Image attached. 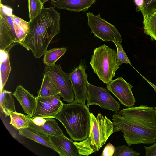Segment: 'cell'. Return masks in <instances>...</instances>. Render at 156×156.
<instances>
[{
    "label": "cell",
    "instance_id": "18",
    "mask_svg": "<svg viewBox=\"0 0 156 156\" xmlns=\"http://www.w3.org/2000/svg\"><path fill=\"white\" fill-rule=\"evenodd\" d=\"M8 53L6 51L0 50V92L3 90L11 70Z\"/></svg>",
    "mask_w": 156,
    "mask_h": 156
},
{
    "label": "cell",
    "instance_id": "33",
    "mask_svg": "<svg viewBox=\"0 0 156 156\" xmlns=\"http://www.w3.org/2000/svg\"><path fill=\"white\" fill-rule=\"evenodd\" d=\"M43 4H44L46 2L49 0H41Z\"/></svg>",
    "mask_w": 156,
    "mask_h": 156
},
{
    "label": "cell",
    "instance_id": "14",
    "mask_svg": "<svg viewBox=\"0 0 156 156\" xmlns=\"http://www.w3.org/2000/svg\"><path fill=\"white\" fill-rule=\"evenodd\" d=\"M53 145L60 156H80L73 140L65 135L60 136L48 135Z\"/></svg>",
    "mask_w": 156,
    "mask_h": 156
},
{
    "label": "cell",
    "instance_id": "20",
    "mask_svg": "<svg viewBox=\"0 0 156 156\" xmlns=\"http://www.w3.org/2000/svg\"><path fill=\"white\" fill-rule=\"evenodd\" d=\"M60 92L51 78L45 73L44 74L42 83L37 92V97H47L57 94Z\"/></svg>",
    "mask_w": 156,
    "mask_h": 156
},
{
    "label": "cell",
    "instance_id": "3",
    "mask_svg": "<svg viewBox=\"0 0 156 156\" xmlns=\"http://www.w3.org/2000/svg\"><path fill=\"white\" fill-rule=\"evenodd\" d=\"M90 114L85 104L74 101L64 104L55 118L62 123L70 138L75 141H81L89 135Z\"/></svg>",
    "mask_w": 156,
    "mask_h": 156
},
{
    "label": "cell",
    "instance_id": "21",
    "mask_svg": "<svg viewBox=\"0 0 156 156\" xmlns=\"http://www.w3.org/2000/svg\"><path fill=\"white\" fill-rule=\"evenodd\" d=\"M67 50L66 47H58L47 50L43 58L44 63L47 66L55 65L56 62L62 56Z\"/></svg>",
    "mask_w": 156,
    "mask_h": 156
},
{
    "label": "cell",
    "instance_id": "29",
    "mask_svg": "<svg viewBox=\"0 0 156 156\" xmlns=\"http://www.w3.org/2000/svg\"><path fill=\"white\" fill-rule=\"evenodd\" d=\"M144 148L146 156H156V142L151 146H144Z\"/></svg>",
    "mask_w": 156,
    "mask_h": 156
},
{
    "label": "cell",
    "instance_id": "11",
    "mask_svg": "<svg viewBox=\"0 0 156 156\" xmlns=\"http://www.w3.org/2000/svg\"><path fill=\"white\" fill-rule=\"evenodd\" d=\"M133 87L121 77L112 80L106 86L107 89L118 99L121 104L128 107L133 106L136 102L132 91Z\"/></svg>",
    "mask_w": 156,
    "mask_h": 156
},
{
    "label": "cell",
    "instance_id": "4",
    "mask_svg": "<svg viewBox=\"0 0 156 156\" xmlns=\"http://www.w3.org/2000/svg\"><path fill=\"white\" fill-rule=\"evenodd\" d=\"M90 131L85 140L74 142L81 155L89 156L98 151L114 133L113 122L106 116L98 113L95 117L90 113Z\"/></svg>",
    "mask_w": 156,
    "mask_h": 156
},
{
    "label": "cell",
    "instance_id": "5",
    "mask_svg": "<svg viewBox=\"0 0 156 156\" xmlns=\"http://www.w3.org/2000/svg\"><path fill=\"white\" fill-rule=\"evenodd\" d=\"M30 22L12 13L0 10V50L9 52L15 45L20 44L28 31Z\"/></svg>",
    "mask_w": 156,
    "mask_h": 156
},
{
    "label": "cell",
    "instance_id": "27",
    "mask_svg": "<svg viewBox=\"0 0 156 156\" xmlns=\"http://www.w3.org/2000/svg\"><path fill=\"white\" fill-rule=\"evenodd\" d=\"M113 42L116 45L117 49V61L119 66L123 63H129L131 65V62L128 58L123 49L121 43L116 41Z\"/></svg>",
    "mask_w": 156,
    "mask_h": 156
},
{
    "label": "cell",
    "instance_id": "15",
    "mask_svg": "<svg viewBox=\"0 0 156 156\" xmlns=\"http://www.w3.org/2000/svg\"><path fill=\"white\" fill-rule=\"evenodd\" d=\"M25 117L29 122L28 128L34 132L48 135L60 136L64 135L58 123L53 118H46L47 121L42 126H39L33 122L31 117L29 115H25Z\"/></svg>",
    "mask_w": 156,
    "mask_h": 156
},
{
    "label": "cell",
    "instance_id": "16",
    "mask_svg": "<svg viewBox=\"0 0 156 156\" xmlns=\"http://www.w3.org/2000/svg\"><path fill=\"white\" fill-rule=\"evenodd\" d=\"M96 0H51V3L60 9L71 11L86 12Z\"/></svg>",
    "mask_w": 156,
    "mask_h": 156
},
{
    "label": "cell",
    "instance_id": "8",
    "mask_svg": "<svg viewBox=\"0 0 156 156\" xmlns=\"http://www.w3.org/2000/svg\"><path fill=\"white\" fill-rule=\"evenodd\" d=\"M44 71L59 91V95L63 98V101L68 103L74 101L75 95L68 76L62 70L60 65L47 66Z\"/></svg>",
    "mask_w": 156,
    "mask_h": 156
},
{
    "label": "cell",
    "instance_id": "26",
    "mask_svg": "<svg viewBox=\"0 0 156 156\" xmlns=\"http://www.w3.org/2000/svg\"><path fill=\"white\" fill-rule=\"evenodd\" d=\"M115 149L113 156H138L140 154L129 146L125 145L117 146Z\"/></svg>",
    "mask_w": 156,
    "mask_h": 156
},
{
    "label": "cell",
    "instance_id": "25",
    "mask_svg": "<svg viewBox=\"0 0 156 156\" xmlns=\"http://www.w3.org/2000/svg\"><path fill=\"white\" fill-rule=\"evenodd\" d=\"M140 10L143 17L156 12V0H143V5L138 11Z\"/></svg>",
    "mask_w": 156,
    "mask_h": 156
},
{
    "label": "cell",
    "instance_id": "34",
    "mask_svg": "<svg viewBox=\"0 0 156 156\" xmlns=\"http://www.w3.org/2000/svg\"><path fill=\"white\" fill-rule=\"evenodd\" d=\"M154 111H155V119H156V107H154Z\"/></svg>",
    "mask_w": 156,
    "mask_h": 156
},
{
    "label": "cell",
    "instance_id": "7",
    "mask_svg": "<svg viewBox=\"0 0 156 156\" xmlns=\"http://www.w3.org/2000/svg\"><path fill=\"white\" fill-rule=\"evenodd\" d=\"M86 15L87 24L95 37L105 42H122L121 36L115 26L102 19L100 13L95 15L88 12Z\"/></svg>",
    "mask_w": 156,
    "mask_h": 156
},
{
    "label": "cell",
    "instance_id": "12",
    "mask_svg": "<svg viewBox=\"0 0 156 156\" xmlns=\"http://www.w3.org/2000/svg\"><path fill=\"white\" fill-rule=\"evenodd\" d=\"M58 94L47 97H37L36 113L33 117L54 118L62 108L64 103Z\"/></svg>",
    "mask_w": 156,
    "mask_h": 156
},
{
    "label": "cell",
    "instance_id": "23",
    "mask_svg": "<svg viewBox=\"0 0 156 156\" xmlns=\"http://www.w3.org/2000/svg\"><path fill=\"white\" fill-rule=\"evenodd\" d=\"M9 116L10 118V123L16 130L28 128L29 122L23 114L15 112H11Z\"/></svg>",
    "mask_w": 156,
    "mask_h": 156
},
{
    "label": "cell",
    "instance_id": "31",
    "mask_svg": "<svg viewBox=\"0 0 156 156\" xmlns=\"http://www.w3.org/2000/svg\"><path fill=\"white\" fill-rule=\"evenodd\" d=\"M134 2L137 7L136 9V10H138L141 8L143 3V0H134Z\"/></svg>",
    "mask_w": 156,
    "mask_h": 156
},
{
    "label": "cell",
    "instance_id": "24",
    "mask_svg": "<svg viewBox=\"0 0 156 156\" xmlns=\"http://www.w3.org/2000/svg\"><path fill=\"white\" fill-rule=\"evenodd\" d=\"M43 5L41 0H28L30 22L41 14L44 7Z\"/></svg>",
    "mask_w": 156,
    "mask_h": 156
},
{
    "label": "cell",
    "instance_id": "10",
    "mask_svg": "<svg viewBox=\"0 0 156 156\" xmlns=\"http://www.w3.org/2000/svg\"><path fill=\"white\" fill-rule=\"evenodd\" d=\"M85 62L80 61L79 65L68 75L75 95L74 101L85 104L87 94V75Z\"/></svg>",
    "mask_w": 156,
    "mask_h": 156
},
{
    "label": "cell",
    "instance_id": "2",
    "mask_svg": "<svg viewBox=\"0 0 156 156\" xmlns=\"http://www.w3.org/2000/svg\"><path fill=\"white\" fill-rule=\"evenodd\" d=\"M60 14L53 7H44L40 14L30 22L27 34L20 45L39 58L51 42L60 32Z\"/></svg>",
    "mask_w": 156,
    "mask_h": 156
},
{
    "label": "cell",
    "instance_id": "6",
    "mask_svg": "<svg viewBox=\"0 0 156 156\" xmlns=\"http://www.w3.org/2000/svg\"><path fill=\"white\" fill-rule=\"evenodd\" d=\"M90 63L99 79L106 84L112 80L120 67L117 52L105 44L94 49Z\"/></svg>",
    "mask_w": 156,
    "mask_h": 156
},
{
    "label": "cell",
    "instance_id": "13",
    "mask_svg": "<svg viewBox=\"0 0 156 156\" xmlns=\"http://www.w3.org/2000/svg\"><path fill=\"white\" fill-rule=\"evenodd\" d=\"M24 112L31 117L35 115L37 108V97L34 96L22 85H19L13 94Z\"/></svg>",
    "mask_w": 156,
    "mask_h": 156
},
{
    "label": "cell",
    "instance_id": "1",
    "mask_svg": "<svg viewBox=\"0 0 156 156\" xmlns=\"http://www.w3.org/2000/svg\"><path fill=\"white\" fill-rule=\"evenodd\" d=\"M112 119L114 133L122 131L128 146L156 142L154 107L141 105L126 108L115 113Z\"/></svg>",
    "mask_w": 156,
    "mask_h": 156
},
{
    "label": "cell",
    "instance_id": "22",
    "mask_svg": "<svg viewBox=\"0 0 156 156\" xmlns=\"http://www.w3.org/2000/svg\"><path fill=\"white\" fill-rule=\"evenodd\" d=\"M143 18L144 33L156 41V12Z\"/></svg>",
    "mask_w": 156,
    "mask_h": 156
},
{
    "label": "cell",
    "instance_id": "19",
    "mask_svg": "<svg viewBox=\"0 0 156 156\" xmlns=\"http://www.w3.org/2000/svg\"><path fill=\"white\" fill-rule=\"evenodd\" d=\"M14 95L12 92L3 90L0 92L1 110L6 117L11 112H16Z\"/></svg>",
    "mask_w": 156,
    "mask_h": 156
},
{
    "label": "cell",
    "instance_id": "17",
    "mask_svg": "<svg viewBox=\"0 0 156 156\" xmlns=\"http://www.w3.org/2000/svg\"><path fill=\"white\" fill-rule=\"evenodd\" d=\"M19 134L29 138L49 148L57 153V150L53 145L48 135L34 132L28 128L18 130Z\"/></svg>",
    "mask_w": 156,
    "mask_h": 156
},
{
    "label": "cell",
    "instance_id": "30",
    "mask_svg": "<svg viewBox=\"0 0 156 156\" xmlns=\"http://www.w3.org/2000/svg\"><path fill=\"white\" fill-rule=\"evenodd\" d=\"M33 122L35 125L39 126L44 125L47 121V118L41 117H31Z\"/></svg>",
    "mask_w": 156,
    "mask_h": 156
},
{
    "label": "cell",
    "instance_id": "28",
    "mask_svg": "<svg viewBox=\"0 0 156 156\" xmlns=\"http://www.w3.org/2000/svg\"><path fill=\"white\" fill-rule=\"evenodd\" d=\"M115 149V147L111 143H109L104 148L101 156H113Z\"/></svg>",
    "mask_w": 156,
    "mask_h": 156
},
{
    "label": "cell",
    "instance_id": "9",
    "mask_svg": "<svg viewBox=\"0 0 156 156\" xmlns=\"http://www.w3.org/2000/svg\"><path fill=\"white\" fill-rule=\"evenodd\" d=\"M87 106L97 105L103 109L118 112L120 104L111 95L107 90L103 87L93 85L89 83L87 85Z\"/></svg>",
    "mask_w": 156,
    "mask_h": 156
},
{
    "label": "cell",
    "instance_id": "35",
    "mask_svg": "<svg viewBox=\"0 0 156 156\" xmlns=\"http://www.w3.org/2000/svg\"><path fill=\"white\" fill-rule=\"evenodd\" d=\"M1 1H2V0H0V3H1Z\"/></svg>",
    "mask_w": 156,
    "mask_h": 156
},
{
    "label": "cell",
    "instance_id": "32",
    "mask_svg": "<svg viewBox=\"0 0 156 156\" xmlns=\"http://www.w3.org/2000/svg\"><path fill=\"white\" fill-rule=\"evenodd\" d=\"M141 75V76H142V77L143 78V79H144L154 89L155 92L156 93V86L151 83V82H150L147 79H146V78H145L141 74L139 73Z\"/></svg>",
    "mask_w": 156,
    "mask_h": 156
}]
</instances>
